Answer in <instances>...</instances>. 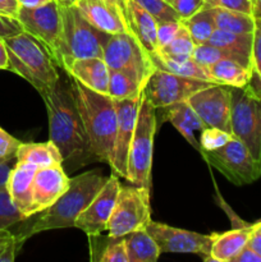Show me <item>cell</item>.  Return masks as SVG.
I'll list each match as a JSON object with an SVG mask.
<instances>
[{"mask_svg":"<svg viewBox=\"0 0 261 262\" xmlns=\"http://www.w3.org/2000/svg\"><path fill=\"white\" fill-rule=\"evenodd\" d=\"M100 38L102 59L109 69L124 72L145 87L156 67L148 51L141 45L132 31L113 35L100 31Z\"/></svg>","mask_w":261,"mask_h":262,"instance_id":"5","label":"cell"},{"mask_svg":"<svg viewBox=\"0 0 261 262\" xmlns=\"http://www.w3.org/2000/svg\"><path fill=\"white\" fill-rule=\"evenodd\" d=\"M206 128L215 127L232 135V87L212 84L187 100Z\"/></svg>","mask_w":261,"mask_h":262,"instance_id":"14","label":"cell"},{"mask_svg":"<svg viewBox=\"0 0 261 262\" xmlns=\"http://www.w3.org/2000/svg\"><path fill=\"white\" fill-rule=\"evenodd\" d=\"M63 12V38L58 67L66 71L77 59L102 58L100 31L82 15L76 5L61 7Z\"/></svg>","mask_w":261,"mask_h":262,"instance_id":"8","label":"cell"},{"mask_svg":"<svg viewBox=\"0 0 261 262\" xmlns=\"http://www.w3.org/2000/svg\"><path fill=\"white\" fill-rule=\"evenodd\" d=\"M36 170L37 166L33 164L15 161L7 181V189L10 199L26 219L36 215L32 188Z\"/></svg>","mask_w":261,"mask_h":262,"instance_id":"19","label":"cell"},{"mask_svg":"<svg viewBox=\"0 0 261 262\" xmlns=\"http://www.w3.org/2000/svg\"><path fill=\"white\" fill-rule=\"evenodd\" d=\"M251 2H252V4H253V2H255V0H251Z\"/></svg>","mask_w":261,"mask_h":262,"instance_id":"56","label":"cell"},{"mask_svg":"<svg viewBox=\"0 0 261 262\" xmlns=\"http://www.w3.org/2000/svg\"><path fill=\"white\" fill-rule=\"evenodd\" d=\"M18 20L23 31L37 38L58 66L63 38V12L56 0H50L37 8L20 7Z\"/></svg>","mask_w":261,"mask_h":262,"instance_id":"10","label":"cell"},{"mask_svg":"<svg viewBox=\"0 0 261 262\" xmlns=\"http://www.w3.org/2000/svg\"><path fill=\"white\" fill-rule=\"evenodd\" d=\"M252 229L253 224H243L222 234L215 233L214 242L206 261L233 262L235 256L247 246Z\"/></svg>","mask_w":261,"mask_h":262,"instance_id":"23","label":"cell"},{"mask_svg":"<svg viewBox=\"0 0 261 262\" xmlns=\"http://www.w3.org/2000/svg\"><path fill=\"white\" fill-rule=\"evenodd\" d=\"M61 7H69V5H74L78 0H56Z\"/></svg>","mask_w":261,"mask_h":262,"instance_id":"53","label":"cell"},{"mask_svg":"<svg viewBox=\"0 0 261 262\" xmlns=\"http://www.w3.org/2000/svg\"><path fill=\"white\" fill-rule=\"evenodd\" d=\"M194 48H196V43L193 42L187 28L182 25L173 40L161 48L159 54L173 60H183V59L192 58Z\"/></svg>","mask_w":261,"mask_h":262,"instance_id":"33","label":"cell"},{"mask_svg":"<svg viewBox=\"0 0 261 262\" xmlns=\"http://www.w3.org/2000/svg\"><path fill=\"white\" fill-rule=\"evenodd\" d=\"M248 246L252 248L255 252L261 256V222L253 224V229L251 232L250 239H248Z\"/></svg>","mask_w":261,"mask_h":262,"instance_id":"46","label":"cell"},{"mask_svg":"<svg viewBox=\"0 0 261 262\" xmlns=\"http://www.w3.org/2000/svg\"><path fill=\"white\" fill-rule=\"evenodd\" d=\"M146 230L158 243L161 253H192L205 261L209 257L215 237V233L205 235L153 220L147 224Z\"/></svg>","mask_w":261,"mask_h":262,"instance_id":"13","label":"cell"},{"mask_svg":"<svg viewBox=\"0 0 261 262\" xmlns=\"http://www.w3.org/2000/svg\"><path fill=\"white\" fill-rule=\"evenodd\" d=\"M23 32V27L17 18L0 15V37L7 38Z\"/></svg>","mask_w":261,"mask_h":262,"instance_id":"44","label":"cell"},{"mask_svg":"<svg viewBox=\"0 0 261 262\" xmlns=\"http://www.w3.org/2000/svg\"><path fill=\"white\" fill-rule=\"evenodd\" d=\"M212 84L217 83L188 78L156 68L148 78L143 94L155 109H164L177 102L187 101L192 95Z\"/></svg>","mask_w":261,"mask_h":262,"instance_id":"12","label":"cell"},{"mask_svg":"<svg viewBox=\"0 0 261 262\" xmlns=\"http://www.w3.org/2000/svg\"><path fill=\"white\" fill-rule=\"evenodd\" d=\"M151 58H153V61L156 68L159 69H164V71H168L170 73L188 77V78L214 82L211 79V77H210L209 69L197 63L193 58L183 59V60H173V59L166 58V56L161 55L159 53L153 54Z\"/></svg>","mask_w":261,"mask_h":262,"instance_id":"27","label":"cell"},{"mask_svg":"<svg viewBox=\"0 0 261 262\" xmlns=\"http://www.w3.org/2000/svg\"><path fill=\"white\" fill-rule=\"evenodd\" d=\"M181 22L187 28L196 45L206 43L212 32L216 30L214 8L206 7V5L201 10H199L196 14L187 18V19L181 20Z\"/></svg>","mask_w":261,"mask_h":262,"instance_id":"29","label":"cell"},{"mask_svg":"<svg viewBox=\"0 0 261 262\" xmlns=\"http://www.w3.org/2000/svg\"><path fill=\"white\" fill-rule=\"evenodd\" d=\"M252 69L253 74L261 81V18H256L252 43Z\"/></svg>","mask_w":261,"mask_h":262,"instance_id":"41","label":"cell"},{"mask_svg":"<svg viewBox=\"0 0 261 262\" xmlns=\"http://www.w3.org/2000/svg\"><path fill=\"white\" fill-rule=\"evenodd\" d=\"M205 5L210 8H227L248 14H252L253 10V4L251 0H205Z\"/></svg>","mask_w":261,"mask_h":262,"instance_id":"43","label":"cell"},{"mask_svg":"<svg viewBox=\"0 0 261 262\" xmlns=\"http://www.w3.org/2000/svg\"><path fill=\"white\" fill-rule=\"evenodd\" d=\"M210 77L217 84H225L229 87H243L251 82L253 77V69L238 63L233 59L224 58L210 66Z\"/></svg>","mask_w":261,"mask_h":262,"instance_id":"24","label":"cell"},{"mask_svg":"<svg viewBox=\"0 0 261 262\" xmlns=\"http://www.w3.org/2000/svg\"><path fill=\"white\" fill-rule=\"evenodd\" d=\"M50 0H19L20 7H27V8H37L41 5L46 4Z\"/></svg>","mask_w":261,"mask_h":262,"instance_id":"50","label":"cell"},{"mask_svg":"<svg viewBox=\"0 0 261 262\" xmlns=\"http://www.w3.org/2000/svg\"><path fill=\"white\" fill-rule=\"evenodd\" d=\"M232 135L261 166V90L248 84L232 87Z\"/></svg>","mask_w":261,"mask_h":262,"instance_id":"7","label":"cell"},{"mask_svg":"<svg viewBox=\"0 0 261 262\" xmlns=\"http://www.w3.org/2000/svg\"><path fill=\"white\" fill-rule=\"evenodd\" d=\"M127 20L132 33L148 54L158 53V20L132 0L127 3Z\"/></svg>","mask_w":261,"mask_h":262,"instance_id":"22","label":"cell"},{"mask_svg":"<svg viewBox=\"0 0 261 262\" xmlns=\"http://www.w3.org/2000/svg\"><path fill=\"white\" fill-rule=\"evenodd\" d=\"M252 14L255 18H261V0H255L253 2Z\"/></svg>","mask_w":261,"mask_h":262,"instance_id":"51","label":"cell"},{"mask_svg":"<svg viewBox=\"0 0 261 262\" xmlns=\"http://www.w3.org/2000/svg\"><path fill=\"white\" fill-rule=\"evenodd\" d=\"M128 262H155L161 255L160 248L146 229L124 235Z\"/></svg>","mask_w":261,"mask_h":262,"instance_id":"25","label":"cell"},{"mask_svg":"<svg viewBox=\"0 0 261 262\" xmlns=\"http://www.w3.org/2000/svg\"><path fill=\"white\" fill-rule=\"evenodd\" d=\"M77 8L96 30L105 33H122L130 31L125 13L107 0H78Z\"/></svg>","mask_w":261,"mask_h":262,"instance_id":"18","label":"cell"},{"mask_svg":"<svg viewBox=\"0 0 261 262\" xmlns=\"http://www.w3.org/2000/svg\"><path fill=\"white\" fill-rule=\"evenodd\" d=\"M192 58H193L199 64L204 66L205 68H209L210 66H212L214 63L219 61L220 59L224 58L233 59V60H237L238 63L243 64V66L252 68V60H251V59L245 58V56L240 55V54L237 53H233V51L217 48V46L211 45V43L209 42L196 45Z\"/></svg>","mask_w":261,"mask_h":262,"instance_id":"32","label":"cell"},{"mask_svg":"<svg viewBox=\"0 0 261 262\" xmlns=\"http://www.w3.org/2000/svg\"><path fill=\"white\" fill-rule=\"evenodd\" d=\"M150 222V191L137 186H122L106 225L109 235L124 237L136 230L146 229Z\"/></svg>","mask_w":261,"mask_h":262,"instance_id":"9","label":"cell"},{"mask_svg":"<svg viewBox=\"0 0 261 262\" xmlns=\"http://www.w3.org/2000/svg\"><path fill=\"white\" fill-rule=\"evenodd\" d=\"M72 78L81 82L92 91L107 95L109 92L110 69L105 60L99 56L77 59L66 69Z\"/></svg>","mask_w":261,"mask_h":262,"instance_id":"20","label":"cell"},{"mask_svg":"<svg viewBox=\"0 0 261 262\" xmlns=\"http://www.w3.org/2000/svg\"><path fill=\"white\" fill-rule=\"evenodd\" d=\"M124 2H125V4H127V3H128V0H124Z\"/></svg>","mask_w":261,"mask_h":262,"instance_id":"55","label":"cell"},{"mask_svg":"<svg viewBox=\"0 0 261 262\" xmlns=\"http://www.w3.org/2000/svg\"><path fill=\"white\" fill-rule=\"evenodd\" d=\"M13 165L9 163H4V164H0V188L4 186H7V181H8V177H9L10 170H12Z\"/></svg>","mask_w":261,"mask_h":262,"instance_id":"49","label":"cell"},{"mask_svg":"<svg viewBox=\"0 0 261 262\" xmlns=\"http://www.w3.org/2000/svg\"><path fill=\"white\" fill-rule=\"evenodd\" d=\"M99 262H128L124 237L107 235L105 247L100 253Z\"/></svg>","mask_w":261,"mask_h":262,"instance_id":"36","label":"cell"},{"mask_svg":"<svg viewBox=\"0 0 261 262\" xmlns=\"http://www.w3.org/2000/svg\"><path fill=\"white\" fill-rule=\"evenodd\" d=\"M141 100L142 96L135 100H114L118 115V127L109 165L114 174L124 179H127L128 177V155L135 133Z\"/></svg>","mask_w":261,"mask_h":262,"instance_id":"15","label":"cell"},{"mask_svg":"<svg viewBox=\"0 0 261 262\" xmlns=\"http://www.w3.org/2000/svg\"><path fill=\"white\" fill-rule=\"evenodd\" d=\"M137 3L140 7L147 10L158 22L161 20H181L178 13L174 10L171 4L166 3L165 0H132Z\"/></svg>","mask_w":261,"mask_h":262,"instance_id":"35","label":"cell"},{"mask_svg":"<svg viewBox=\"0 0 261 262\" xmlns=\"http://www.w3.org/2000/svg\"><path fill=\"white\" fill-rule=\"evenodd\" d=\"M20 145H22V142L19 140L10 136L3 128H0V164L9 163L13 159H15Z\"/></svg>","mask_w":261,"mask_h":262,"instance_id":"39","label":"cell"},{"mask_svg":"<svg viewBox=\"0 0 261 262\" xmlns=\"http://www.w3.org/2000/svg\"><path fill=\"white\" fill-rule=\"evenodd\" d=\"M233 262H261V256L252 250L250 246L243 247V250L235 256Z\"/></svg>","mask_w":261,"mask_h":262,"instance_id":"47","label":"cell"},{"mask_svg":"<svg viewBox=\"0 0 261 262\" xmlns=\"http://www.w3.org/2000/svg\"><path fill=\"white\" fill-rule=\"evenodd\" d=\"M49 118L50 141L60 151L63 164L83 166L97 161L90 148L84 125L82 123L71 79L58 82L54 89L41 92Z\"/></svg>","mask_w":261,"mask_h":262,"instance_id":"1","label":"cell"},{"mask_svg":"<svg viewBox=\"0 0 261 262\" xmlns=\"http://www.w3.org/2000/svg\"><path fill=\"white\" fill-rule=\"evenodd\" d=\"M26 219L19 210L14 206L7 186L0 188V229H9Z\"/></svg>","mask_w":261,"mask_h":262,"instance_id":"34","label":"cell"},{"mask_svg":"<svg viewBox=\"0 0 261 262\" xmlns=\"http://www.w3.org/2000/svg\"><path fill=\"white\" fill-rule=\"evenodd\" d=\"M215 25L217 30L234 33H253L256 18L248 13L227 8H214Z\"/></svg>","mask_w":261,"mask_h":262,"instance_id":"28","label":"cell"},{"mask_svg":"<svg viewBox=\"0 0 261 262\" xmlns=\"http://www.w3.org/2000/svg\"><path fill=\"white\" fill-rule=\"evenodd\" d=\"M156 128V109L143 94L128 155L127 181L133 186L142 187L148 191H151V168Z\"/></svg>","mask_w":261,"mask_h":262,"instance_id":"6","label":"cell"},{"mask_svg":"<svg viewBox=\"0 0 261 262\" xmlns=\"http://www.w3.org/2000/svg\"><path fill=\"white\" fill-rule=\"evenodd\" d=\"M207 42L214 46H217V48L240 54V55L245 56V58L251 59V55H252L253 33H234L217 30L216 28L212 32V35L210 36Z\"/></svg>","mask_w":261,"mask_h":262,"instance_id":"30","label":"cell"},{"mask_svg":"<svg viewBox=\"0 0 261 262\" xmlns=\"http://www.w3.org/2000/svg\"><path fill=\"white\" fill-rule=\"evenodd\" d=\"M181 26H182L181 20H161V22H158L159 50L173 40V37L177 35V32L179 31Z\"/></svg>","mask_w":261,"mask_h":262,"instance_id":"40","label":"cell"},{"mask_svg":"<svg viewBox=\"0 0 261 262\" xmlns=\"http://www.w3.org/2000/svg\"><path fill=\"white\" fill-rule=\"evenodd\" d=\"M20 9L19 0H0V15L17 18Z\"/></svg>","mask_w":261,"mask_h":262,"instance_id":"45","label":"cell"},{"mask_svg":"<svg viewBox=\"0 0 261 262\" xmlns=\"http://www.w3.org/2000/svg\"><path fill=\"white\" fill-rule=\"evenodd\" d=\"M17 161H25L36 165L37 168H45V166L63 165V158L60 151L55 146L53 141L49 140L44 143H23L19 146L15 155Z\"/></svg>","mask_w":261,"mask_h":262,"instance_id":"26","label":"cell"},{"mask_svg":"<svg viewBox=\"0 0 261 262\" xmlns=\"http://www.w3.org/2000/svg\"><path fill=\"white\" fill-rule=\"evenodd\" d=\"M9 56H8L7 46H5L4 38L0 37V71H9Z\"/></svg>","mask_w":261,"mask_h":262,"instance_id":"48","label":"cell"},{"mask_svg":"<svg viewBox=\"0 0 261 262\" xmlns=\"http://www.w3.org/2000/svg\"><path fill=\"white\" fill-rule=\"evenodd\" d=\"M71 84L90 148L97 161L109 164L118 127L114 99L109 95L92 91L72 77Z\"/></svg>","mask_w":261,"mask_h":262,"instance_id":"3","label":"cell"},{"mask_svg":"<svg viewBox=\"0 0 261 262\" xmlns=\"http://www.w3.org/2000/svg\"><path fill=\"white\" fill-rule=\"evenodd\" d=\"M233 135L225 132V130L219 129L215 127L205 128L201 130V136H200V146H201V152L202 151H212L216 148L224 146Z\"/></svg>","mask_w":261,"mask_h":262,"instance_id":"37","label":"cell"},{"mask_svg":"<svg viewBox=\"0 0 261 262\" xmlns=\"http://www.w3.org/2000/svg\"><path fill=\"white\" fill-rule=\"evenodd\" d=\"M9 56V71L25 78L38 94L51 90L60 81L58 66L48 49L28 32L4 38Z\"/></svg>","mask_w":261,"mask_h":262,"instance_id":"4","label":"cell"},{"mask_svg":"<svg viewBox=\"0 0 261 262\" xmlns=\"http://www.w3.org/2000/svg\"><path fill=\"white\" fill-rule=\"evenodd\" d=\"M164 112L163 120L169 122L176 127V129L184 137V140L193 146L197 151L201 152V146L200 141H197L194 132L196 130H202L206 128L205 123L202 122L201 118L197 115V113L192 109L191 105L187 101L177 102V104L166 106L161 109Z\"/></svg>","mask_w":261,"mask_h":262,"instance_id":"21","label":"cell"},{"mask_svg":"<svg viewBox=\"0 0 261 262\" xmlns=\"http://www.w3.org/2000/svg\"><path fill=\"white\" fill-rule=\"evenodd\" d=\"M171 7L178 13L181 20H184L201 10L205 7V0H173Z\"/></svg>","mask_w":261,"mask_h":262,"instance_id":"42","label":"cell"},{"mask_svg":"<svg viewBox=\"0 0 261 262\" xmlns=\"http://www.w3.org/2000/svg\"><path fill=\"white\" fill-rule=\"evenodd\" d=\"M201 155L235 186L251 184L261 176V166L256 163L247 147L234 136L222 147L202 151Z\"/></svg>","mask_w":261,"mask_h":262,"instance_id":"11","label":"cell"},{"mask_svg":"<svg viewBox=\"0 0 261 262\" xmlns=\"http://www.w3.org/2000/svg\"><path fill=\"white\" fill-rule=\"evenodd\" d=\"M145 87L141 86L129 74L110 69L109 95L114 100H135L142 96Z\"/></svg>","mask_w":261,"mask_h":262,"instance_id":"31","label":"cell"},{"mask_svg":"<svg viewBox=\"0 0 261 262\" xmlns=\"http://www.w3.org/2000/svg\"><path fill=\"white\" fill-rule=\"evenodd\" d=\"M107 178L100 170H89L71 179L68 189L40 216L31 227L15 234L18 247H22L26 239L41 232L53 229L72 228L76 220L86 210L100 189L106 183Z\"/></svg>","mask_w":261,"mask_h":262,"instance_id":"2","label":"cell"},{"mask_svg":"<svg viewBox=\"0 0 261 262\" xmlns=\"http://www.w3.org/2000/svg\"><path fill=\"white\" fill-rule=\"evenodd\" d=\"M71 179L61 164L37 168L33 177V204L36 214L45 211L68 189Z\"/></svg>","mask_w":261,"mask_h":262,"instance_id":"17","label":"cell"},{"mask_svg":"<svg viewBox=\"0 0 261 262\" xmlns=\"http://www.w3.org/2000/svg\"><path fill=\"white\" fill-rule=\"evenodd\" d=\"M166 3H169V4H171V2H173V0H165Z\"/></svg>","mask_w":261,"mask_h":262,"instance_id":"54","label":"cell"},{"mask_svg":"<svg viewBox=\"0 0 261 262\" xmlns=\"http://www.w3.org/2000/svg\"><path fill=\"white\" fill-rule=\"evenodd\" d=\"M19 251L17 238L9 229H0V262H13Z\"/></svg>","mask_w":261,"mask_h":262,"instance_id":"38","label":"cell"},{"mask_svg":"<svg viewBox=\"0 0 261 262\" xmlns=\"http://www.w3.org/2000/svg\"><path fill=\"white\" fill-rule=\"evenodd\" d=\"M120 188L122 184L117 174H113L107 178L106 183L95 196L91 204L79 215L74 227L81 229L87 235L101 234V232L106 230L107 222L112 216Z\"/></svg>","mask_w":261,"mask_h":262,"instance_id":"16","label":"cell"},{"mask_svg":"<svg viewBox=\"0 0 261 262\" xmlns=\"http://www.w3.org/2000/svg\"><path fill=\"white\" fill-rule=\"evenodd\" d=\"M107 2L112 3V4H115L117 7H119L120 9L125 13V15H127V4H125L124 0H107Z\"/></svg>","mask_w":261,"mask_h":262,"instance_id":"52","label":"cell"}]
</instances>
